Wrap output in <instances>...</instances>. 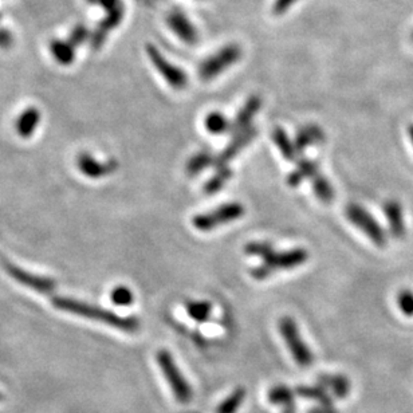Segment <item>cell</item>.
<instances>
[{"instance_id": "6da1fadb", "label": "cell", "mask_w": 413, "mask_h": 413, "mask_svg": "<svg viewBox=\"0 0 413 413\" xmlns=\"http://www.w3.org/2000/svg\"><path fill=\"white\" fill-rule=\"evenodd\" d=\"M53 305L58 310L67 311V313L80 315V317L91 319V321L103 322L105 325L114 328L117 331L134 333L140 329V321L134 317H121L114 311L103 309L100 306H94V305L86 304V302L74 299V298L55 297V298H53Z\"/></svg>"}, {"instance_id": "7a4b0ae2", "label": "cell", "mask_w": 413, "mask_h": 413, "mask_svg": "<svg viewBox=\"0 0 413 413\" xmlns=\"http://www.w3.org/2000/svg\"><path fill=\"white\" fill-rule=\"evenodd\" d=\"M309 259V252L306 248L297 247L282 252L274 251L266 259H263V263L254 267L249 271L251 276L256 281H262L271 276L272 274L278 271L285 270H292L305 265Z\"/></svg>"}, {"instance_id": "3957f363", "label": "cell", "mask_w": 413, "mask_h": 413, "mask_svg": "<svg viewBox=\"0 0 413 413\" xmlns=\"http://www.w3.org/2000/svg\"><path fill=\"white\" fill-rule=\"evenodd\" d=\"M243 55V50L236 43H229L220 50L209 55L199 67V77L203 82H209L223 74L231 66L239 62Z\"/></svg>"}, {"instance_id": "277c9868", "label": "cell", "mask_w": 413, "mask_h": 413, "mask_svg": "<svg viewBox=\"0 0 413 413\" xmlns=\"http://www.w3.org/2000/svg\"><path fill=\"white\" fill-rule=\"evenodd\" d=\"M245 213H246V208L243 204L232 202V203H226L216 206L212 211L193 216L192 225L197 231L209 232L220 226L239 220L240 218H243Z\"/></svg>"}, {"instance_id": "5b68a950", "label": "cell", "mask_w": 413, "mask_h": 413, "mask_svg": "<svg viewBox=\"0 0 413 413\" xmlns=\"http://www.w3.org/2000/svg\"><path fill=\"white\" fill-rule=\"evenodd\" d=\"M157 364L161 369V372L166 377V383L170 387V391L173 393V396L176 397V400L180 404H188L192 400V388L188 384L186 377L183 376V373L180 372L177 364L175 362L172 354L168 351H157Z\"/></svg>"}, {"instance_id": "8992f818", "label": "cell", "mask_w": 413, "mask_h": 413, "mask_svg": "<svg viewBox=\"0 0 413 413\" xmlns=\"http://www.w3.org/2000/svg\"><path fill=\"white\" fill-rule=\"evenodd\" d=\"M345 215L351 225L360 229L373 245L378 247H384L387 245V234L384 228L364 206L351 203L345 208Z\"/></svg>"}, {"instance_id": "52a82bcc", "label": "cell", "mask_w": 413, "mask_h": 413, "mask_svg": "<svg viewBox=\"0 0 413 413\" xmlns=\"http://www.w3.org/2000/svg\"><path fill=\"white\" fill-rule=\"evenodd\" d=\"M278 329H279L282 338L285 340L295 362L299 367L311 365L314 355L310 351L308 344L304 341L299 329L297 326V322L291 317H283L278 322Z\"/></svg>"}, {"instance_id": "ba28073f", "label": "cell", "mask_w": 413, "mask_h": 413, "mask_svg": "<svg viewBox=\"0 0 413 413\" xmlns=\"http://www.w3.org/2000/svg\"><path fill=\"white\" fill-rule=\"evenodd\" d=\"M146 55L153 67L159 71V74L164 78L173 90H184L188 86V76L186 71L179 66L169 62L161 51L152 43L146 44Z\"/></svg>"}, {"instance_id": "9c48e42d", "label": "cell", "mask_w": 413, "mask_h": 413, "mask_svg": "<svg viewBox=\"0 0 413 413\" xmlns=\"http://www.w3.org/2000/svg\"><path fill=\"white\" fill-rule=\"evenodd\" d=\"M0 265L11 278H14L17 282H19L21 285L28 289L35 290L41 294H50L57 288V283L54 279L31 274L26 270L18 267L17 265L11 263L6 258H0Z\"/></svg>"}, {"instance_id": "30bf717a", "label": "cell", "mask_w": 413, "mask_h": 413, "mask_svg": "<svg viewBox=\"0 0 413 413\" xmlns=\"http://www.w3.org/2000/svg\"><path fill=\"white\" fill-rule=\"evenodd\" d=\"M125 18V4L124 1L121 0L114 8H112L110 11H106V15L103 21H100V24L97 26V28L94 30V33L90 35V43L91 47L94 50H100L103 49V43L107 39L109 33H112L113 30H116Z\"/></svg>"}, {"instance_id": "8fae6325", "label": "cell", "mask_w": 413, "mask_h": 413, "mask_svg": "<svg viewBox=\"0 0 413 413\" xmlns=\"http://www.w3.org/2000/svg\"><path fill=\"white\" fill-rule=\"evenodd\" d=\"M166 24L170 31L186 44H196L199 42V31L196 26L179 8H173L166 15Z\"/></svg>"}, {"instance_id": "7c38bea8", "label": "cell", "mask_w": 413, "mask_h": 413, "mask_svg": "<svg viewBox=\"0 0 413 413\" xmlns=\"http://www.w3.org/2000/svg\"><path fill=\"white\" fill-rule=\"evenodd\" d=\"M256 134H258V129L255 126H249L245 132L234 136L231 143L218 156H215L213 166L219 168V166H228L246 146L254 141Z\"/></svg>"}, {"instance_id": "4fadbf2b", "label": "cell", "mask_w": 413, "mask_h": 413, "mask_svg": "<svg viewBox=\"0 0 413 413\" xmlns=\"http://www.w3.org/2000/svg\"><path fill=\"white\" fill-rule=\"evenodd\" d=\"M77 166L89 179H103L114 173L118 168V164L116 160L100 161L91 155L83 152L77 157Z\"/></svg>"}, {"instance_id": "5bb4252c", "label": "cell", "mask_w": 413, "mask_h": 413, "mask_svg": "<svg viewBox=\"0 0 413 413\" xmlns=\"http://www.w3.org/2000/svg\"><path fill=\"white\" fill-rule=\"evenodd\" d=\"M262 107V98L258 96H251L245 105L240 107V110L236 113L235 118L231 121V130L229 133L232 136H236L242 132H245L249 126H252V121L255 116L259 113Z\"/></svg>"}, {"instance_id": "9a60e30c", "label": "cell", "mask_w": 413, "mask_h": 413, "mask_svg": "<svg viewBox=\"0 0 413 413\" xmlns=\"http://www.w3.org/2000/svg\"><path fill=\"white\" fill-rule=\"evenodd\" d=\"M383 212L389 226V232L394 239H403L405 236V219L404 209L398 200L389 199L383 204Z\"/></svg>"}, {"instance_id": "2e32d148", "label": "cell", "mask_w": 413, "mask_h": 413, "mask_svg": "<svg viewBox=\"0 0 413 413\" xmlns=\"http://www.w3.org/2000/svg\"><path fill=\"white\" fill-rule=\"evenodd\" d=\"M324 140H325V133L322 128L315 124H308L297 132L294 145L298 153H302L313 145L321 144Z\"/></svg>"}, {"instance_id": "e0dca14e", "label": "cell", "mask_w": 413, "mask_h": 413, "mask_svg": "<svg viewBox=\"0 0 413 413\" xmlns=\"http://www.w3.org/2000/svg\"><path fill=\"white\" fill-rule=\"evenodd\" d=\"M318 383L326 391H331L337 398H345L351 393V381L342 374H321L318 376Z\"/></svg>"}, {"instance_id": "ac0fdd59", "label": "cell", "mask_w": 413, "mask_h": 413, "mask_svg": "<svg viewBox=\"0 0 413 413\" xmlns=\"http://www.w3.org/2000/svg\"><path fill=\"white\" fill-rule=\"evenodd\" d=\"M319 172V164L317 160L302 159L297 168L288 176V184L291 188L301 186L305 180H311Z\"/></svg>"}, {"instance_id": "d6986e66", "label": "cell", "mask_w": 413, "mask_h": 413, "mask_svg": "<svg viewBox=\"0 0 413 413\" xmlns=\"http://www.w3.org/2000/svg\"><path fill=\"white\" fill-rule=\"evenodd\" d=\"M41 121V113L37 107H27L17 120V132L23 139L31 137Z\"/></svg>"}, {"instance_id": "ffe728a7", "label": "cell", "mask_w": 413, "mask_h": 413, "mask_svg": "<svg viewBox=\"0 0 413 413\" xmlns=\"http://www.w3.org/2000/svg\"><path fill=\"white\" fill-rule=\"evenodd\" d=\"M272 140H274V144L276 145L278 150L281 152L282 157L288 161H295L297 157H298V150L294 145V141L290 140L288 133L285 132V129L282 128H275L272 130Z\"/></svg>"}, {"instance_id": "44dd1931", "label": "cell", "mask_w": 413, "mask_h": 413, "mask_svg": "<svg viewBox=\"0 0 413 413\" xmlns=\"http://www.w3.org/2000/svg\"><path fill=\"white\" fill-rule=\"evenodd\" d=\"M50 50L54 60L60 64L69 66L76 60V47L71 46L67 39H54L50 43Z\"/></svg>"}, {"instance_id": "7402d4cb", "label": "cell", "mask_w": 413, "mask_h": 413, "mask_svg": "<svg viewBox=\"0 0 413 413\" xmlns=\"http://www.w3.org/2000/svg\"><path fill=\"white\" fill-rule=\"evenodd\" d=\"M311 188L315 195V197L322 203H331L334 199V188L331 186V182L325 175L318 172L311 179Z\"/></svg>"}, {"instance_id": "603a6c76", "label": "cell", "mask_w": 413, "mask_h": 413, "mask_svg": "<svg viewBox=\"0 0 413 413\" xmlns=\"http://www.w3.org/2000/svg\"><path fill=\"white\" fill-rule=\"evenodd\" d=\"M215 156L209 150H200L195 153L186 163V172L188 176L193 177L203 172L208 166H213Z\"/></svg>"}, {"instance_id": "cb8c5ba5", "label": "cell", "mask_w": 413, "mask_h": 413, "mask_svg": "<svg viewBox=\"0 0 413 413\" xmlns=\"http://www.w3.org/2000/svg\"><path fill=\"white\" fill-rule=\"evenodd\" d=\"M232 177V169L229 166H219L216 168L215 175L208 180L203 191L206 195H215L220 192Z\"/></svg>"}, {"instance_id": "d4e9b609", "label": "cell", "mask_w": 413, "mask_h": 413, "mask_svg": "<svg viewBox=\"0 0 413 413\" xmlns=\"http://www.w3.org/2000/svg\"><path fill=\"white\" fill-rule=\"evenodd\" d=\"M294 397H295V391L282 384L274 385L267 392V400L274 405L291 407L294 404Z\"/></svg>"}, {"instance_id": "484cf974", "label": "cell", "mask_w": 413, "mask_h": 413, "mask_svg": "<svg viewBox=\"0 0 413 413\" xmlns=\"http://www.w3.org/2000/svg\"><path fill=\"white\" fill-rule=\"evenodd\" d=\"M295 393L298 396L304 397V398L317 401L319 404H333L331 394L321 385H317V387H313V385H304L302 387L301 385V387L295 388Z\"/></svg>"}, {"instance_id": "4316f807", "label": "cell", "mask_w": 413, "mask_h": 413, "mask_svg": "<svg viewBox=\"0 0 413 413\" xmlns=\"http://www.w3.org/2000/svg\"><path fill=\"white\" fill-rule=\"evenodd\" d=\"M206 129L211 134H227L231 130V121L219 112H212L206 117Z\"/></svg>"}, {"instance_id": "83f0119b", "label": "cell", "mask_w": 413, "mask_h": 413, "mask_svg": "<svg viewBox=\"0 0 413 413\" xmlns=\"http://www.w3.org/2000/svg\"><path fill=\"white\" fill-rule=\"evenodd\" d=\"M186 314L196 322H206L211 318L212 306L206 301H186Z\"/></svg>"}, {"instance_id": "f1b7e54d", "label": "cell", "mask_w": 413, "mask_h": 413, "mask_svg": "<svg viewBox=\"0 0 413 413\" xmlns=\"http://www.w3.org/2000/svg\"><path fill=\"white\" fill-rule=\"evenodd\" d=\"M246 398V389L243 387L236 388L234 392L228 396L227 398L218 407L216 413H236L242 407Z\"/></svg>"}, {"instance_id": "f546056e", "label": "cell", "mask_w": 413, "mask_h": 413, "mask_svg": "<svg viewBox=\"0 0 413 413\" xmlns=\"http://www.w3.org/2000/svg\"><path fill=\"white\" fill-rule=\"evenodd\" d=\"M110 299L116 306H123V308H128L130 305H133L134 302V295L133 291L126 288V286H117L112 290L110 292Z\"/></svg>"}, {"instance_id": "4dcf8cb0", "label": "cell", "mask_w": 413, "mask_h": 413, "mask_svg": "<svg viewBox=\"0 0 413 413\" xmlns=\"http://www.w3.org/2000/svg\"><path fill=\"white\" fill-rule=\"evenodd\" d=\"M397 306L405 317H413V291L410 289H403L398 291L396 298Z\"/></svg>"}, {"instance_id": "1f68e13d", "label": "cell", "mask_w": 413, "mask_h": 413, "mask_svg": "<svg viewBox=\"0 0 413 413\" xmlns=\"http://www.w3.org/2000/svg\"><path fill=\"white\" fill-rule=\"evenodd\" d=\"M245 252L251 256H258V258L266 259L274 252V247H272V245H270L269 242H251L246 245Z\"/></svg>"}, {"instance_id": "d6a6232c", "label": "cell", "mask_w": 413, "mask_h": 413, "mask_svg": "<svg viewBox=\"0 0 413 413\" xmlns=\"http://www.w3.org/2000/svg\"><path fill=\"white\" fill-rule=\"evenodd\" d=\"M90 31H89V28L82 24V23H80V24H77L73 30H71V33L69 34V38H67V42L71 44V46H74L76 49L77 47H80L81 44H83L85 42L87 41V39H90Z\"/></svg>"}, {"instance_id": "836d02e7", "label": "cell", "mask_w": 413, "mask_h": 413, "mask_svg": "<svg viewBox=\"0 0 413 413\" xmlns=\"http://www.w3.org/2000/svg\"><path fill=\"white\" fill-rule=\"evenodd\" d=\"M297 1L298 0H274L272 14L276 15V17H281V15L286 14Z\"/></svg>"}, {"instance_id": "e575fe53", "label": "cell", "mask_w": 413, "mask_h": 413, "mask_svg": "<svg viewBox=\"0 0 413 413\" xmlns=\"http://www.w3.org/2000/svg\"><path fill=\"white\" fill-rule=\"evenodd\" d=\"M12 43H14L12 34L7 28H3L1 27L0 28V49L7 50V49H10L12 46Z\"/></svg>"}, {"instance_id": "d590c367", "label": "cell", "mask_w": 413, "mask_h": 413, "mask_svg": "<svg viewBox=\"0 0 413 413\" xmlns=\"http://www.w3.org/2000/svg\"><path fill=\"white\" fill-rule=\"evenodd\" d=\"M309 413H340L333 404H318L314 408H310Z\"/></svg>"}, {"instance_id": "8d00e7d4", "label": "cell", "mask_w": 413, "mask_h": 413, "mask_svg": "<svg viewBox=\"0 0 413 413\" xmlns=\"http://www.w3.org/2000/svg\"><path fill=\"white\" fill-rule=\"evenodd\" d=\"M121 0H98V6H101L105 11H110L114 8Z\"/></svg>"}, {"instance_id": "74e56055", "label": "cell", "mask_w": 413, "mask_h": 413, "mask_svg": "<svg viewBox=\"0 0 413 413\" xmlns=\"http://www.w3.org/2000/svg\"><path fill=\"white\" fill-rule=\"evenodd\" d=\"M408 136H410V139H411V141H412L413 144V124L408 126Z\"/></svg>"}, {"instance_id": "f35d334b", "label": "cell", "mask_w": 413, "mask_h": 413, "mask_svg": "<svg viewBox=\"0 0 413 413\" xmlns=\"http://www.w3.org/2000/svg\"><path fill=\"white\" fill-rule=\"evenodd\" d=\"M87 3H90V4H98V0H87Z\"/></svg>"}, {"instance_id": "ab89813d", "label": "cell", "mask_w": 413, "mask_h": 413, "mask_svg": "<svg viewBox=\"0 0 413 413\" xmlns=\"http://www.w3.org/2000/svg\"><path fill=\"white\" fill-rule=\"evenodd\" d=\"M1 398H3V396H1V394H0V401H1Z\"/></svg>"}, {"instance_id": "60d3db41", "label": "cell", "mask_w": 413, "mask_h": 413, "mask_svg": "<svg viewBox=\"0 0 413 413\" xmlns=\"http://www.w3.org/2000/svg\"><path fill=\"white\" fill-rule=\"evenodd\" d=\"M0 19H1V14H0Z\"/></svg>"}, {"instance_id": "b9f144b4", "label": "cell", "mask_w": 413, "mask_h": 413, "mask_svg": "<svg viewBox=\"0 0 413 413\" xmlns=\"http://www.w3.org/2000/svg\"><path fill=\"white\" fill-rule=\"evenodd\" d=\"M412 39H413V33H412Z\"/></svg>"}]
</instances>
